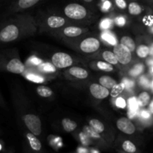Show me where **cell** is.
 I'll return each instance as SVG.
<instances>
[{"label":"cell","instance_id":"9a60e30c","mask_svg":"<svg viewBox=\"0 0 153 153\" xmlns=\"http://www.w3.org/2000/svg\"><path fill=\"white\" fill-rule=\"evenodd\" d=\"M69 73L71 76H74L75 78H77L79 79H85L88 77V73L86 70L81 67H73L69 70Z\"/></svg>","mask_w":153,"mask_h":153},{"label":"cell","instance_id":"74e56055","mask_svg":"<svg viewBox=\"0 0 153 153\" xmlns=\"http://www.w3.org/2000/svg\"><path fill=\"white\" fill-rule=\"evenodd\" d=\"M116 5L120 9H126L127 7V4L126 0H115Z\"/></svg>","mask_w":153,"mask_h":153},{"label":"cell","instance_id":"b9f144b4","mask_svg":"<svg viewBox=\"0 0 153 153\" xmlns=\"http://www.w3.org/2000/svg\"><path fill=\"white\" fill-rule=\"evenodd\" d=\"M76 152L77 153H89V149L87 148V146H80L76 150Z\"/></svg>","mask_w":153,"mask_h":153},{"label":"cell","instance_id":"2e32d148","mask_svg":"<svg viewBox=\"0 0 153 153\" xmlns=\"http://www.w3.org/2000/svg\"><path fill=\"white\" fill-rule=\"evenodd\" d=\"M100 81V85H102L105 88H108V89H111L113 87H114L115 85L117 84L116 80L113 79V78L110 77L108 76H103L102 77H100V79H99Z\"/></svg>","mask_w":153,"mask_h":153},{"label":"cell","instance_id":"d590c367","mask_svg":"<svg viewBox=\"0 0 153 153\" xmlns=\"http://www.w3.org/2000/svg\"><path fill=\"white\" fill-rule=\"evenodd\" d=\"M140 85L144 88H149L151 87V82L148 77L145 76H142L140 78Z\"/></svg>","mask_w":153,"mask_h":153},{"label":"cell","instance_id":"7a4b0ae2","mask_svg":"<svg viewBox=\"0 0 153 153\" xmlns=\"http://www.w3.org/2000/svg\"><path fill=\"white\" fill-rule=\"evenodd\" d=\"M64 13L67 17L73 19H84L88 14L86 8L82 4L71 3L67 4L64 8Z\"/></svg>","mask_w":153,"mask_h":153},{"label":"cell","instance_id":"ac0fdd59","mask_svg":"<svg viewBox=\"0 0 153 153\" xmlns=\"http://www.w3.org/2000/svg\"><path fill=\"white\" fill-rule=\"evenodd\" d=\"M137 55L140 58H146L150 55V46L146 44H140L136 49Z\"/></svg>","mask_w":153,"mask_h":153},{"label":"cell","instance_id":"d6a6232c","mask_svg":"<svg viewBox=\"0 0 153 153\" xmlns=\"http://www.w3.org/2000/svg\"><path fill=\"white\" fill-rule=\"evenodd\" d=\"M100 28L102 30H108L110 28H111L113 27V20H111V19L108 18H106V19H102L100 22Z\"/></svg>","mask_w":153,"mask_h":153},{"label":"cell","instance_id":"ab89813d","mask_svg":"<svg viewBox=\"0 0 153 153\" xmlns=\"http://www.w3.org/2000/svg\"><path fill=\"white\" fill-rule=\"evenodd\" d=\"M116 23H117V25H119V26H120V27L123 26V25L126 24L125 17H123V16H119V17L117 18Z\"/></svg>","mask_w":153,"mask_h":153},{"label":"cell","instance_id":"9c48e42d","mask_svg":"<svg viewBox=\"0 0 153 153\" xmlns=\"http://www.w3.org/2000/svg\"><path fill=\"white\" fill-rule=\"evenodd\" d=\"M90 92L94 98L98 99V100H103L108 97L110 94L109 90L108 88L96 83L92 84L90 86Z\"/></svg>","mask_w":153,"mask_h":153},{"label":"cell","instance_id":"44dd1931","mask_svg":"<svg viewBox=\"0 0 153 153\" xmlns=\"http://www.w3.org/2000/svg\"><path fill=\"white\" fill-rule=\"evenodd\" d=\"M128 13L131 15H134V16L140 15L143 10V7L140 4H138L137 2H134V1L128 4Z\"/></svg>","mask_w":153,"mask_h":153},{"label":"cell","instance_id":"1f68e13d","mask_svg":"<svg viewBox=\"0 0 153 153\" xmlns=\"http://www.w3.org/2000/svg\"><path fill=\"white\" fill-rule=\"evenodd\" d=\"M97 67L100 69V70L105 72H111L114 70L113 66L111 64L108 62H103V61H98L97 64Z\"/></svg>","mask_w":153,"mask_h":153},{"label":"cell","instance_id":"d6986e66","mask_svg":"<svg viewBox=\"0 0 153 153\" xmlns=\"http://www.w3.org/2000/svg\"><path fill=\"white\" fill-rule=\"evenodd\" d=\"M63 33H64V35L67 36V37H74L82 34V28H79V27L69 26L64 28V31H63Z\"/></svg>","mask_w":153,"mask_h":153},{"label":"cell","instance_id":"d4e9b609","mask_svg":"<svg viewBox=\"0 0 153 153\" xmlns=\"http://www.w3.org/2000/svg\"><path fill=\"white\" fill-rule=\"evenodd\" d=\"M90 126L92 128H94L97 132H98L99 134H101L102 133H103L105 131V126L101 121H100L99 120L97 119H93L90 121L89 123Z\"/></svg>","mask_w":153,"mask_h":153},{"label":"cell","instance_id":"816d5d0a","mask_svg":"<svg viewBox=\"0 0 153 153\" xmlns=\"http://www.w3.org/2000/svg\"><path fill=\"white\" fill-rule=\"evenodd\" d=\"M1 149H2V145H1V143H0V151H1Z\"/></svg>","mask_w":153,"mask_h":153},{"label":"cell","instance_id":"f6af8a7d","mask_svg":"<svg viewBox=\"0 0 153 153\" xmlns=\"http://www.w3.org/2000/svg\"><path fill=\"white\" fill-rule=\"evenodd\" d=\"M148 105H149V109H148V110H149V111H150V113L153 115V100L150 101V102L149 103Z\"/></svg>","mask_w":153,"mask_h":153},{"label":"cell","instance_id":"f35d334b","mask_svg":"<svg viewBox=\"0 0 153 153\" xmlns=\"http://www.w3.org/2000/svg\"><path fill=\"white\" fill-rule=\"evenodd\" d=\"M28 62H29L31 64H33V65H39V64H42L41 60L36 58V57H32V58H30Z\"/></svg>","mask_w":153,"mask_h":153},{"label":"cell","instance_id":"9f6ffc18","mask_svg":"<svg viewBox=\"0 0 153 153\" xmlns=\"http://www.w3.org/2000/svg\"><path fill=\"white\" fill-rule=\"evenodd\" d=\"M74 153H77V152H74Z\"/></svg>","mask_w":153,"mask_h":153},{"label":"cell","instance_id":"e575fe53","mask_svg":"<svg viewBox=\"0 0 153 153\" xmlns=\"http://www.w3.org/2000/svg\"><path fill=\"white\" fill-rule=\"evenodd\" d=\"M26 78L28 80L31 81L33 82H35V83H43V82H45L44 78L40 76H37V75L28 74L26 76Z\"/></svg>","mask_w":153,"mask_h":153},{"label":"cell","instance_id":"8fae6325","mask_svg":"<svg viewBox=\"0 0 153 153\" xmlns=\"http://www.w3.org/2000/svg\"><path fill=\"white\" fill-rule=\"evenodd\" d=\"M26 138L28 140L29 146L31 149L35 152H41L42 144L39 139L36 137V135L33 134L32 133H28L26 134Z\"/></svg>","mask_w":153,"mask_h":153},{"label":"cell","instance_id":"7c38bea8","mask_svg":"<svg viewBox=\"0 0 153 153\" xmlns=\"http://www.w3.org/2000/svg\"><path fill=\"white\" fill-rule=\"evenodd\" d=\"M122 152L126 153H140L138 148L130 140H124L121 143Z\"/></svg>","mask_w":153,"mask_h":153},{"label":"cell","instance_id":"277c9868","mask_svg":"<svg viewBox=\"0 0 153 153\" xmlns=\"http://www.w3.org/2000/svg\"><path fill=\"white\" fill-rule=\"evenodd\" d=\"M23 120L31 133L36 136L41 134V121L38 117L34 114H26L23 117Z\"/></svg>","mask_w":153,"mask_h":153},{"label":"cell","instance_id":"484cf974","mask_svg":"<svg viewBox=\"0 0 153 153\" xmlns=\"http://www.w3.org/2000/svg\"><path fill=\"white\" fill-rule=\"evenodd\" d=\"M102 58L106 62L109 63L113 65H116L118 64V61L114 52L111 51H105L102 52Z\"/></svg>","mask_w":153,"mask_h":153},{"label":"cell","instance_id":"4316f807","mask_svg":"<svg viewBox=\"0 0 153 153\" xmlns=\"http://www.w3.org/2000/svg\"><path fill=\"white\" fill-rule=\"evenodd\" d=\"M37 92L39 96L42 97H45V98L51 97L53 94V91L51 90V88H49V87L43 86V85L39 86L37 88Z\"/></svg>","mask_w":153,"mask_h":153},{"label":"cell","instance_id":"83f0119b","mask_svg":"<svg viewBox=\"0 0 153 153\" xmlns=\"http://www.w3.org/2000/svg\"><path fill=\"white\" fill-rule=\"evenodd\" d=\"M40 0H18L17 6L22 9L29 8L37 4Z\"/></svg>","mask_w":153,"mask_h":153},{"label":"cell","instance_id":"ba28073f","mask_svg":"<svg viewBox=\"0 0 153 153\" xmlns=\"http://www.w3.org/2000/svg\"><path fill=\"white\" fill-rule=\"evenodd\" d=\"M4 68L9 73L14 74H21L25 70V66L22 61L18 58H13L7 62L4 65Z\"/></svg>","mask_w":153,"mask_h":153},{"label":"cell","instance_id":"8d00e7d4","mask_svg":"<svg viewBox=\"0 0 153 153\" xmlns=\"http://www.w3.org/2000/svg\"><path fill=\"white\" fill-rule=\"evenodd\" d=\"M116 105L118 108H125L126 107V100L122 97H119L117 100H116Z\"/></svg>","mask_w":153,"mask_h":153},{"label":"cell","instance_id":"f1b7e54d","mask_svg":"<svg viewBox=\"0 0 153 153\" xmlns=\"http://www.w3.org/2000/svg\"><path fill=\"white\" fill-rule=\"evenodd\" d=\"M79 139L81 144L84 146H87V147H88V146H91V145L93 143L92 140H91V138H90V137H88V136L87 135L84 131L79 133Z\"/></svg>","mask_w":153,"mask_h":153},{"label":"cell","instance_id":"cb8c5ba5","mask_svg":"<svg viewBox=\"0 0 153 153\" xmlns=\"http://www.w3.org/2000/svg\"><path fill=\"white\" fill-rule=\"evenodd\" d=\"M145 71V66L143 64H135L132 68L130 70L129 75L131 77H137V76H141Z\"/></svg>","mask_w":153,"mask_h":153},{"label":"cell","instance_id":"603a6c76","mask_svg":"<svg viewBox=\"0 0 153 153\" xmlns=\"http://www.w3.org/2000/svg\"><path fill=\"white\" fill-rule=\"evenodd\" d=\"M120 43L126 46L131 52H134L136 49V44L134 40L128 36H123L120 40Z\"/></svg>","mask_w":153,"mask_h":153},{"label":"cell","instance_id":"e0dca14e","mask_svg":"<svg viewBox=\"0 0 153 153\" xmlns=\"http://www.w3.org/2000/svg\"><path fill=\"white\" fill-rule=\"evenodd\" d=\"M150 95L148 92L143 91V92L140 93L137 98L139 107L145 108L146 106H147L150 102Z\"/></svg>","mask_w":153,"mask_h":153},{"label":"cell","instance_id":"4fadbf2b","mask_svg":"<svg viewBox=\"0 0 153 153\" xmlns=\"http://www.w3.org/2000/svg\"><path fill=\"white\" fill-rule=\"evenodd\" d=\"M47 24L52 28H61L65 24V19L59 16H51L48 18Z\"/></svg>","mask_w":153,"mask_h":153},{"label":"cell","instance_id":"11a10c76","mask_svg":"<svg viewBox=\"0 0 153 153\" xmlns=\"http://www.w3.org/2000/svg\"><path fill=\"white\" fill-rule=\"evenodd\" d=\"M134 1H137V0H134Z\"/></svg>","mask_w":153,"mask_h":153},{"label":"cell","instance_id":"30bf717a","mask_svg":"<svg viewBox=\"0 0 153 153\" xmlns=\"http://www.w3.org/2000/svg\"><path fill=\"white\" fill-rule=\"evenodd\" d=\"M88 137L91 138V140H92V142H95L97 143L99 146H104L106 145V143L102 140V137L101 134H99L98 132L95 131L94 128H91L90 126H85L83 128V131Z\"/></svg>","mask_w":153,"mask_h":153},{"label":"cell","instance_id":"c3c4849f","mask_svg":"<svg viewBox=\"0 0 153 153\" xmlns=\"http://www.w3.org/2000/svg\"><path fill=\"white\" fill-rule=\"evenodd\" d=\"M149 71H150L151 75L153 76V66H151L150 68H149Z\"/></svg>","mask_w":153,"mask_h":153},{"label":"cell","instance_id":"7402d4cb","mask_svg":"<svg viewBox=\"0 0 153 153\" xmlns=\"http://www.w3.org/2000/svg\"><path fill=\"white\" fill-rule=\"evenodd\" d=\"M62 126L64 129L67 132H72L77 128V123L69 118H64L62 120Z\"/></svg>","mask_w":153,"mask_h":153},{"label":"cell","instance_id":"5bb4252c","mask_svg":"<svg viewBox=\"0 0 153 153\" xmlns=\"http://www.w3.org/2000/svg\"><path fill=\"white\" fill-rule=\"evenodd\" d=\"M128 115L130 118H134L137 114L139 109L138 102L135 97H132L128 99Z\"/></svg>","mask_w":153,"mask_h":153},{"label":"cell","instance_id":"8992f818","mask_svg":"<svg viewBox=\"0 0 153 153\" xmlns=\"http://www.w3.org/2000/svg\"><path fill=\"white\" fill-rule=\"evenodd\" d=\"M100 42L94 37H88L82 40L80 44L81 50L85 53H93L100 49Z\"/></svg>","mask_w":153,"mask_h":153},{"label":"cell","instance_id":"52a82bcc","mask_svg":"<svg viewBox=\"0 0 153 153\" xmlns=\"http://www.w3.org/2000/svg\"><path fill=\"white\" fill-rule=\"evenodd\" d=\"M117 127L124 134L131 135L136 131V128L133 123L128 118L121 117L117 121Z\"/></svg>","mask_w":153,"mask_h":153},{"label":"cell","instance_id":"ee69618b","mask_svg":"<svg viewBox=\"0 0 153 153\" xmlns=\"http://www.w3.org/2000/svg\"><path fill=\"white\" fill-rule=\"evenodd\" d=\"M148 30H149V32L150 33V34H153V20L152 21V22H150V23L149 24V25H148Z\"/></svg>","mask_w":153,"mask_h":153},{"label":"cell","instance_id":"f546056e","mask_svg":"<svg viewBox=\"0 0 153 153\" xmlns=\"http://www.w3.org/2000/svg\"><path fill=\"white\" fill-rule=\"evenodd\" d=\"M125 85H124L123 82L120 84H117L114 87L111 88V95L113 97H118V95L121 94V93L123 91V90L125 89Z\"/></svg>","mask_w":153,"mask_h":153},{"label":"cell","instance_id":"bcb514c9","mask_svg":"<svg viewBox=\"0 0 153 153\" xmlns=\"http://www.w3.org/2000/svg\"><path fill=\"white\" fill-rule=\"evenodd\" d=\"M146 64H147L149 67L153 66V56L151 57V58H149V59L147 60V61H146Z\"/></svg>","mask_w":153,"mask_h":153},{"label":"cell","instance_id":"681fc988","mask_svg":"<svg viewBox=\"0 0 153 153\" xmlns=\"http://www.w3.org/2000/svg\"><path fill=\"white\" fill-rule=\"evenodd\" d=\"M85 1H86V2H91V1H93V0H84Z\"/></svg>","mask_w":153,"mask_h":153},{"label":"cell","instance_id":"836d02e7","mask_svg":"<svg viewBox=\"0 0 153 153\" xmlns=\"http://www.w3.org/2000/svg\"><path fill=\"white\" fill-rule=\"evenodd\" d=\"M41 70L43 71L46 72V73H55L56 71V69H55V67L53 65V64H51L49 63H45V64H43L41 66Z\"/></svg>","mask_w":153,"mask_h":153},{"label":"cell","instance_id":"6da1fadb","mask_svg":"<svg viewBox=\"0 0 153 153\" xmlns=\"http://www.w3.org/2000/svg\"><path fill=\"white\" fill-rule=\"evenodd\" d=\"M19 28L14 24H7L0 28V43H10L19 37Z\"/></svg>","mask_w":153,"mask_h":153},{"label":"cell","instance_id":"ffe728a7","mask_svg":"<svg viewBox=\"0 0 153 153\" xmlns=\"http://www.w3.org/2000/svg\"><path fill=\"white\" fill-rule=\"evenodd\" d=\"M102 38L111 45L115 46V45L117 44V40L116 37H115L113 33L109 31L108 30H105V31H102Z\"/></svg>","mask_w":153,"mask_h":153},{"label":"cell","instance_id":"f907efd6","mask_svg":"<svg viewBox=\"0 0 153 153\" xmlns=\"http://www.w3.org/2000/svg\"><path fill=\"white\" fill-rule=\"evenodd\" d=\"M151 88H152V90H153V80L152 81V82H151Z\"/></svg>","mask_w":153,"mask_h":153},{"label":"cell","instance_id":"60d3db41","mask_svg":"<svg viewBox=\"0 0 153 153\" xmlns=\"http://www.w3.org/2000/svg\"><path fill=\"white\" fill-rule=\"evenodd\" d=\"M123 83L125 85V88H132L134 85V82L131 80H128V79H124Z\"/></svg>","mask_w":153,"mask_h":153},{"label":"cell","instance_id":"7bdbcfd3","mask_svg":"<svg viewBox=\"0 0 153 153\" xmlns=\"http://www.w3.org/2000/svg\"><path fill=\"white\" fill-rule=\"evenodd\" d=\"M111 7V3L110 1H105V3L103 4L102 5V10L103 11H108L109 10V8Z\"/></svg>","mask_w":153,"mask_h":153},{"label":"cell","instance_id":"f5cc1de1","mask_svg":"<svg viewBox=\"0 0 153 153\" xmlns=\"http://www.w3.org/2000/svg\"><path fill=\"white\" fill-rule=\"evenodd\" d=\"M120 153H126V152H122V151H121V152H120Z\"/></svg>","mask_w":153,"mask_h":153},{"label":"cell","instance_id":"5b68a950","mask_svg":"<svg viewBox=\"0 0 153 153\" xmlns=\"http://www.w3.org/2000/svg\"><path fill=\"white\" fill-rule=\"evenodd\" d=\"M52 64L57 68L63 69L70 67L73 61L70 55L64 52H56L52 57Z\"/></svg>","mask_w":153,"mask_h":153},{"label":"cell","instance_id":"db71d44e","mask_svg":"<svg viewBox=\"0 0 153 153\" xmlns=\"http://www.w3.org/2000/svg\"><path fill=\"white\" fill-rule=\"evenodd\" d=\"M8 153H12V152H8Z\"/></svg>","mask_w":153,"mask_h":153},{"label":"cell","instance_id":"7dc6e473","mask_svg":"<svg viewBox=\"0 0 153 153\" xmlns=\"http://www.w3.org/2000/svg\"><path fill=\"white\" fill-rule=\"evenodd\" d=\"M89 153H100V152L97 149H89Z\"/></svg>","mask_w":153,"mask_h":153},{"label":"cell","instance_id":"3957f363","mask_svg":"<svg viewBox=\"0 0 153 153\" xmlns=\"http://www.w3.org/2000/svg\"><path fill=\"white\" fill-rule=\"evenodd\" d=\"M114 54L116 56L118 62L123 65H127L129 64L132 59L131 52L126 47L121 43H117L115 45L113 50Z\"/></svg>","mask_w":153,"mask_h":153},{"label":"cell","instance_id":"4dcf8cb0","mask_svg":"<svg viewBox=\"0 0 153 153\" xmlns=\"http://www.w3.org/2000/svg\"><path fill=\"white\" fill-rule=\"evenodd\" d=\"M140 118L143 120V122L146 124H150L152 123V121H150L152 120L153 115L150 113L148 109H143V110L140 111Z\"/></svg>","mask_w":153,"mask_h":153}]
</instances>
